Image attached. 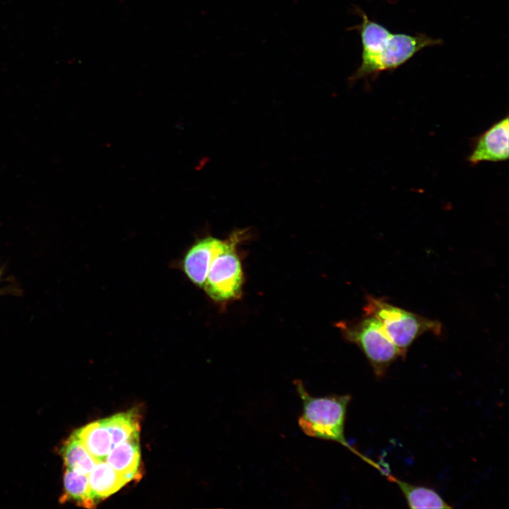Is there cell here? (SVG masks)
Masks as SVG:
<instances>
[{
  "label": "cell",
  "instance_id": "1",
  "mask_svg": "<svg viewBox=\"0 0 509 509\" xmlns=\"http://www.w3.org/2000/svg\"><path fill=\"white\" fill-rule=\"evenodd\" d=\"M356 11L361 18L351 30L361 37V64L349 78L352 84L359 80L373 79L385 71L400 67L423 49L442 44V40L423 33L409 35L394 33L386 27L369 18L361 9Z\"/></svg>",
  "mask_w": 509,
  "mask_h": 509
},
{
  "label": "cell",
  "instance_id": "2",
  "mask_svg": "<svg viewBox=\"0 0 509 509\" xmlns=\"http://www.w3.org/2000/svg\"><path fill=\"white\" fill-rule=\"evenodd\" d=\"M293 383L302 402V413L298 419L300 430L308 436L338 443L375 467L374 462L359 454L346 439V417L351 396L314 397L300 380Z\"/></svg>",
  "mask_w": 509,
  "mask_h": 509
},
{
  "label": "cell",
  "instance_id": "3",
  "mask_svg": "<svg viewBox=\"0 0 509 509\" xmlns=\"http://www.w3.org/2000/svg\"><path fill=\"white\" fill-rule=\"evenodd\" d=\"M365 315L377 318L395 346L406 356L412 343L427 332L440 335V322L395 306L383 298L368 296Z\"/></svg>",
  "mask_w": 509,
  "mask_h": 509
},
{
  "label": "cell",
  "instance_id": "4",
  "mask_svg": "<svg viewBox=\"0 0 509 509\" xmlns=\"http://www.w3.org/2000/svg\"><path fill=\"white\" fill-rule=\"evenodd\" d=\"M344 331L346 337L363 352L378 378L383 377L395 361L405 356L374 316L365 315L356 323L344 327Z\"/></svg>",
  "mask_w": 509,
  "mask_h": 509
},
{
  "label": "cell",
  "instance_id": "5",
  "mask_svg": "<svg viewBox=\"0 0 509 509\" xmlns=\"http://www.w3.org/2000/svg\"><path fill=\"white\" fill-rule=\"evenodd\" d=\"M244 233L243 230L233 233L209 268L202 288L216 301L234 299L240 294L243 274L235 246Z\"/></svg>",
  "mask_w": 509,
  "mask_h": 509
},
{
  "label": "cell",
  "instance_id": "6",
  "mask_svg": "<svg viewBox=\"0 0 509 509\" xmlns=\"http://www.w3.org/2000/svg\"><path fill=\"white\" fill-rule=\"evenodd\" d=\"M509 119L506 115L494 123L474 141L467 160L472 165L481 162H503L509 154Z\"/></svg>",
  "mask_w": 509,
  "mask_h": 509
},
{
  "label": "cell",
  "instance_id": "7",
  "mask_svg": "<svg viewBox=\"0 0 509 509\" xmlns=\"http://www.w3.org/2000/svg\"><path fill=\"white\" fill-rule=\"evenodd\" d=\"M226 242V240L208 236L199 239L188 250L183 259L182 268L192 283L203 287L209 268Z\"/></svg>",
  "mask_w": 509,
  "mask_h": 509
},
{
  "label": "cell",
  "instance_id": "8",
  "mask_svg": "<svg viewBox=\"0 0 509 509\" xmlns=\"http://www.w3.org/2000/svg\"><path fill=\"white\" fill-rule=\"evenodd\" d=\"M105 461L112 469L126 476L130 481L140 476L139 433L115 445L107 455Z\"/></svg>",
  "mask_w": 509,
  "mask_h": 509
},
{
  "label": "cell",
  "instance_id": "9",
  "mask_svg": "<svg viewBox=\"0 0 509 509\" xmlns=\"http://www.w3.org/2000/svg\"><path fill=\"white\" fill-rule=\"evenodd\" d=\"M382 474L389 481L397 484L409 508H452V506L431 488L400 480L385 470Z\"/></svg>",
  "mask_w": 509,
  "mask_h": 509
},
{
  "label": "cell",
  "instance_id": "10",
  "mask_svg": "<svg viewBox=\"0 0 509 509\" xmlns=\"http://www.w3.org/2000/svg\"><path fill=\"white\" fill-rule=\"evenodd\" d=\"M91 495L95 501L112 495L130 480L112 469L104 460L98 462L88 474Z\"/></svg>",
  "mask_w": 509,
  "mask_h": 509
},
{
  "label": "cell",
  "instance_id": "11",
  "mask_svg": "<svg viewBox=\"0 0 509 509\" xmlns=\"http://www.w3.org/2000/svg\"><path fill=\"white\" fill-rule=\"evenodd\" d=\"M74 433L98 462L106 460L112 450V441L103 419L83 426Z\"/></svg>",
  "mask_w": 509,
  "mask_h": 509
},
{
  "label": "cell",
  "instance_id": "12",
  "mask_svg": "<svg viewBox=\"0 0 509 509\" xmlns=\"http://www.w3.org/2000/svg\"><path fill=\"white\" fill-rule=\"evenodd\" d=\"M62 454L66 469L88 475L98 461L74 432L62 444Z\"/></svg>",
  "mask_w": 509,
  "mask_h": 509
},
{
  "label": "cell",
  "instance_id": "13",
  "mask_svg": "<svg viewBox=\"0 0 509 509\" xmlns=\"http://www.w3.org/2000/svg\"><path fill=\"white\" fill-rule=\"evenodd\" d=\"M63 480L64 493L60 498L62 503L74 501L85 508L95 507V501L90 491L88 475L66 469Z\"/></svg>",
  "mask_w": 509,
  "mask_h": 509
},
{
  "label": "cell",
  "instance_id": "14",
  "mask_svg": "<svg viewBox=\"0 0 509 509\" xmlns=\"http://www.w3.org/2000/svg\"><path fill=\"white\" fill-rule=\"evenodd\" d=\"M103 421L111 437L112 449L139 433V417L135 411L117 414Z\"/></svg>",
  "mask_w": 509,
  "mask_h": 509
}]
</instances>
